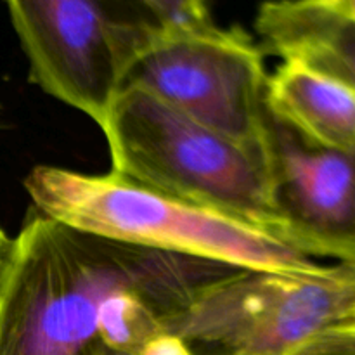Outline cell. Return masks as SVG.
I'll use <instances>...</instances> for the list:
<instances>
[{
  "instance_id": "cell-1",
  "label": "cell",
  "mask_w": 355,
  "mask_h": 355,
  "mask_svg": "<svg viewBox=\"0 0 355 355\" xmlns=\"http://www.w3.org/2000/svg\"><path fill=\"white\" fill-rule=\"evenodd\" d=\"M234 270L76 231L31 208L0 272V355H207L173 319Z\"/></svg>"
},
{
  "instance_id": "cell-2",
  "label": "cell",
  "mask_w": 355,
  "mask_h": 355,
  "mask_svg": "<svg viewBox=\"0 0 355 355\" xmlns=\"http://www.w3.org/2000/svg\"><path fill=\"white\" fill-rule=\"evenodd\" d=\"M24 187L37 211L99 238L243 270L314 274L324 269L274 232L238 215L182 200L114 173L35 166Z\"/></svg>"
},
{
  "instance_id": "cell-3",
  "label": "cell",
  "mask_w": 355,
  "mask_h": 355,
  "mask_svg": "<svg viewBox=\"0 0 355 355\" xmlns=\"http://www.w3.org/2000/svg\"><path fill=\"white\" fill-rule=\"evenodd\" d=\"M101 130L114 175L238 215L283 238L270 207L262 149L196 123L135 85L118 92Z\"/></svg>"
},
{
  "instance_id": "cell-4",
  "label": "cell",
  "mask_w": 355,
  "mask_h": 355,
  "mask_svg": "<svg viewBox=\"0 0 355 355\" xmlns=\"http://www.w3.org/2000/svg\"><path fill=\"white\" fill-rule=\"evenodd\" d=\"M355 324V266L314 274L238 269L194 293L173 328L227 355H297L319 335Z\"/></svg>"
},
{
  "instance_id": "cell-5",
  "label": "cell",
  "mask_w": 355,
  "mask_h": 355,
  "mask_svg": "<svg viewBox=\"0 0 355 355\" xmlns=\"http://www.w3.org/2000/svg\"><path fill=\"white\" fill-rule=\"evenodd\" d=\"M266 82L262 51L245 31L148 21L123 87L144 89L196 123L262 149Z\"/></svg>"
},
{
  "instance_id": "cell-6",
  "label": "cell",
  "mask_w": 355,
  "mask_h": 355,
  "mask_svg": "<svg viewBox=\"0 0 355 355\" xmlns=\"http://www.w3.org/2000/svg\"><path fill=\"white\" fill-rule=\"evenodd\" d=\"M6 2L31 80L101 127L151 19L120 16L111 0Z\"/></svg>"
},
{
  "instance_id": "cell-7",
  "label": "cell",
  "mask_w": 355,
  "mask_h": 355,
  "mask_svg": "<svg viewBox=\"0 0 355 355\" xmlns=\"http://www.w3.org/2000/svg\"><path fill=\"white\" fill-rule=\"evenodd\" d=\"M262 155L279 234L312 259L355 266V149L315 144L266 107Z\"/></svg>"
},
{
  "instance_id": "cell-8",
  "label": "cell",
  "mask_w": 355,
  "mask_h": 355,
  "mask_svg": "<svg viewBox=\"0 0 355 355\" xmlns=\"http://www.w3.org/2000/svg\"><path fill=\"white\" fill-rule=\"evenodd\" d=\"M255 30L283 61L329 76L355 94V19L335 0H267Z\"/></svg>"
},
{
  "instance_id": "cell-9",
  "label": "cell",
  "mask_w": 355,
  "mask_h": 355,
  "mask_svg": "<svg viewBox=\"0 0 355 355\" xmlns=\"http://www.w3.org/2000/svg\"><path fill=\"white\" fill-rule=\"evenodd\" d=\"M266 107L315 144L355 149V94L329 76L283 61L267 76Z\"/></svg>"
},
{
  "instance_id": "cell-10",
  "label": "cell",
  "mask_w": 355,
  "mask_h": 355,
  "mask_svg": "<svg viewBox=\"0 0 355 355\" xmlns=\"http://www.w3.org/2000/svg\"><path fill=\"white\" fill-rule=\"evenodd\" d=\"M135 3L151 21L173 26H201L214 23L208 0H127Z\"/></svg>"
},
{
  "instance_id": "cell-11",
  "label": "cell",
  "mask_w": 355,
  "mask_h": 355,
  "mask_svg": "<svg viewBox=\"0 0 355 355\" xmlns=\"http://www.w3.org/2000/svg\"><path fill=\"white\" fill-rule=\"evenodd\" d=\"M297 355H355V324L322 333Z\"/></svg>"
},
{
  "instance_id": "cell-12",
  "label": "cell",
  "mask_w": 355,
  "mask_h": 355,
  "mask_svg": "<svg viewBox=\"0 0 355 355\" xmlns=\"http://www.w3.org/2000/svg\"><path fill=\"white\" fill-rule=\"evenodd\" d=\"M10 246H12V239L3 232V229L0 227V272H2L3 266L7 262V257H9Z\"/></svg>"
},
{
  "instance_id": "cell-13",
  "label": "cell",
  "mask_w": 355,
  "mask_h": 355,
  "mask_svg": "<svg viewBox=\"0 0 355 355\" xmlns=\"http://www.w3.org/2000/svg\"><path fill=\"white\" fill-rule=\"evenodd\" d=\"M340 7H342L345 12H349L350 16L355 19V0H335Z\"/></svg>"
},
{
  "instance_id": "cell-14",
  "label": "cell",
  "mask_w": 355,
  "mask_h": 355,
  "mask_svg": "<svg viewBox=\"0 0 355 355\" xmlns=\"http://www.w3.org/2000/svg\"><path fill=\"white\" fill-rule=\"evenodd\" d=\"M207 355H227V354H222V352H218V350H211V352H208Z\"/></svg>"
}]
</instances>
